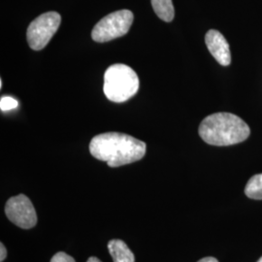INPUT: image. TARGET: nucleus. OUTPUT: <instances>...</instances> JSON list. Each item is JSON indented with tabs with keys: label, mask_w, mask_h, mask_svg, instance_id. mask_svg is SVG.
Wrapping results in <instances>:
<instances>
[{
	"label": "nucleus",
	"mask_w": 262,
	"mask_h": 262,
	"mask_svg": "<svg viewBox=\"0 0 262 262\" xmlns=\"http://www.w3.org/2000/svg\"><path fill=\"white\" fill-rule=\"evenodd\" d=\"M138 90L139 78L129 66L113 64L105 71L103 92L110 101L125 102L137 94Z\"/></svg>",
	"instance_id": "nucleus-3"
},
{
	"label": "nucleus",
	"mask_w": 262,
	"mask_h": 262,
	"mask_svg": "<svg viewBox=\"0 0 262 262\" xmlns=\"http://www.w3.org/2000/svg\"><path fill=\"white\" fill-rule=\"evenodd\" d=\"M257 262H262V257H260V258H259V259H258V261Z\"/></svg>",
	"instance_id": "nucleus-16"
},
{
	"label": "nucleus",
	"mask_w": 262,
	"mask_h": 262,
	"mask_svg": "<svg viewBox=\"0 0 262 262\" xmlns=\"http://www.w3.org/2000/svg\"><path fill=\"white\" fill-rule=\"evenodd\" d=\"M146 143L130 135L107 132L94 136L90 143V151L95 159L105 161L110 167L130 164L146 155Z\"/></svg>",
	"instance_id": "nucleus-1"
},
{
	"label": "nucleus",
	"mask_w": 262,
	"mask_h": 262,
	"mask_svg": "<svg viewBox=\"0 0 262 262\" xmlns=\"http://www.w3.org/2000/svg\"><path fill=\"white\" fill-rule=\"evenodd\" d=\"M133 13L129 10H120L100 19L92 31V38L95 42H109L125 35L133 23Z\"/></svg>",
	"instance_id": "nucleus-4"
},
{
	"label": "nucleus",
	"mask_w": 262,
	"mask_h": 262,
	"mask_svg": "<svg viewBox=\"0 0 262 262\" xmlns=\"http://www.w3.org/2000/svg\"><path fill=\"white\" fill-rule=\"evenodd\" d=\"M86 262H102L99 258H97V257H95V256H92V257H90L89 259H88V261Z\"/></svg>",
	"instance_id": "nucleus-15"
},
{
	"label": "nucleus",
	"mask_w": 262,
	"mask_h": 262,
	"mask_svg": "<svg viewBox=\"0 0 262 262\" xmlns=\"http://www.w3.org/2000/svg\"><path fill=\"white\" fill-rule=\"evenodd\" d=\"M246 195L255 200H262V174L254 175L245 187Z\"/></svg>",
	"instance_id": "nucleus-10"
},
{
	"label": "nucleus",
	"mask_w": 262,
	"mask_h": 262,
	"mask_svg": "<svg viewBox=\"0 0 262 262\" xmlns=\"http://www.w3.org/2000/svg\"><path fill=\"white\" fill-rule=\"evenodd\" d=\"M50 262H76L75 259L70 256L69 254L63 253V252H59V253H56L51 259Z\"/></svg>",
	"instance_id": "nucleus-12"
},
{
	"label": "nucleus",
	"mask_w": 262,
	"mask_h": 262,
	"mask_svg": "<svg viewBox=\"0 0 262 262\" xmlns=\"http://www.w3.org/2000/svg\"><path fill=\"white\" fill-rule=\"evenodd\" d=\"M197 262H219V260L215 257L209 256V257H204V258H202V259H200L199 261Z\"/></svg>",
	"instance_id": "nucleus-14"
},
{
	"label": "nucleus",
	"mask_w": 262,
	"mask_h": 262,
	"mask_svg": "<svg viewBox=\"0 0 262 262\" xmlns=\"http://www.w3.org/2000/svg\"><path fill=\"white\" fill-rule=\"evenodd\" d=\"M0 261L2 262L7 256V250L5 248V246L3 245V243L0 244Z\"/></svg>",
	"instance_id": "nucleus-13"
},
{
	"label": "nucleus",
	"mask_w": 262,
	"mask_h": 262,
	"mask_svg": "<svg viewBox=\"0 0 262 262\" xmlns=\"http://www.w3.org/2000/svg\"><path fill=\"white\" fill-rule=\"evenodd\" d=\"M198 132L207 144L224 147L247 140L251 130L238 116L231 113H215L201 122Z\"/></svg>",
	"instance_id": "nucleus-2"
},
{
	"label": "nucleus",
	"mask_w": 262,
	"mask_h": 262,
	"mask_svg": "<svg viewBox=\"0 0 262 262\" xmlns=\"http://www.w3.org/2000/svg\"><path fill=\"white\" fill-rule=\"evenodd\" d=\"M5 213L10 222L23 229L32 228L37 224L35 208L25 194L11 197L5 205Z\"/></svg>",
	"instance_id": "nucleus-6"
},
{
	"label": "nucleus",
	"mask_w": 262,
	"mask_h": 262,
	"mask_svg": "<svg viewBox=\"0 0 262 262\" xmlns=\"http://www.w3.org/2000/svg\"><path fill=\"white\" fill-rule=\"evenodd\" d=\"M108 250L114 262H135L134 254L122 240L113 239L109 241Z\"/></svg>",
	"instance_id": "nucleus-8"
},
{
	"label": "nucleus",
	"mask_w": 262,
	"mask_h": 262,
	"mask_svg": "<svg viewBox=\"0 0 262 262\" xmlns=\"http://www.w3.org/2000/svg\"><path fill=\"white\" fill-rule=\"evenodd\" d=\"M61 17L56 12L42 14L31 21L27 31L28 45L34 51L46 47L60 26Z\"/></svg>",
	"instance_id": "nucleus-5"
},
{
	"label": "nucleus",
	"mask_w": 262,
	"mask_h": 262,
	"mask_svg": "<svg viewBox=\"0 0 262 262\" xmlns=\"http://www.w3.org/2000/svg\"><path fill=\"white\" fill-rule=\"evenodd\" d=\"M151 6L159 19L170 23L174 19L175 10L172 0H150Z\"/></svg>",
	"instance_id": "nucleus-9"
},
{
	"label": "nucleus",
	"mask_w": 262,
	"mask_h": 262,
	"mask_svg": "<svg viewBox=\"0 0 262 262\" xmlns=\"http://www.w3.org/2000/svg\"><path fill=\"white\" fill-rule=\"evenodd\" d=\"M206 46L215 60L223 66L231 63V54L228 42L225 36L217 30L211 29L205 35Z\"/></svg>",
	"instance_id": "nucleus-7"
},
{
	"label": "nucleus",
	"mask_w": 262,
	"mask_h": 262,
	"mask_svg": "<svg viewBox=\"0 0 262 262\" xmlns=\"http://www.w3.org/2000/svg\"><path fill=\"white\" fill-rule=\"evenodd\" d=\"M19 106L18 100L11 96H2L0 99V109L1 111H10L13 109H16Z\"/></svg>",
	"instance_id": "nucleus-11"
}]
</instances>
